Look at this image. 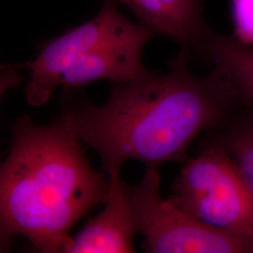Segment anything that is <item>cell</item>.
<instances>
[{"mask_svg":"<svg viewBox=\"0 0 253 253\" xmlns=\"http://www.w3.org/2000/svg\"><path fill=\"white\" fill-rule=\"evenodd\" d=\"M168 73L113 83L102 105L65 98L63 116L77 138L100 156L108 177L127 160L158 168L182 162L202 131L222 122L239 94L218 68L204 77L189 70L182 49Z\"/></svg>","mask_w":253,"mask_h":253,"instance_id":"obj_1","label":"cell"},{"mask_svg":"<svg viewBox=\"0 0 253 253\" xmlns=\"http://www.w3.org/2000/svg\"><path fill=\"white\" fill-rule=\"evenodd\" d=\"M0 168L1 244L23 235L39 253H62L69 231L104 205L110 183L91 167L63 115L49 125L23 116Z\"/></svg>","mask_w":253,"mask_h":253,"instance_id":"obj_2","label":"cell"},{"mask_svg":"<svg viewBox=\"0 0 253 253\" xmlns=\"http://www.w3.org/2000/svg\"><path fill=\"white\" fill-rule=\"evenodd\" d=\"M116 2L104 0L97 16L42 46L27 64L31 71L26 87L29 105L45 104L58 85L80 87L98 80L127 83L150 73L142 54L157 34L124 17Z\"/></svg>","mask_w":253,"mask_h":253,"instance_id":"obj_3","label":"cell"},{"mask_svg":"<svg viewBox=\"0 0 253 253\" xmlns=\"http://www.w3.org/2000/svg\"><path fill=\"white\" fill-rule=\"evenodd\" d=\"M190 216L253 242V194L223 145H208L189 161L168 198Z\"/></svg>","mask_w":253,"mask_h":253,"instance_id":"obj_4","label":"cell"},{"mask_svg":"<svg viewBox=\"0 0 253 253\" xmlns=\"http://www.w3.org/2000/svg\"><path fill=\"white\" fill-rule=\"evenodd\" d=\"M157 168L146 167L135 185L122 181L135 220L137 234L145 237L150 253H253V242L214 229L163 199Z\"/></svg>","mask_w":253,"mask_h":253,"instance_id":"obj_5","label":"cell"},{"mask_svg":"<svg viewBox=\"0 0 253 253\" xmlns=\"http://www.w3.org/2000/svg\"><path fill=\"white\" fill-rule=\"evenodd\" d=\"M108 199L104 208L72 237L62 253H130L136 232L135 220L122 187L120 175L108 177Z\"/></svg>","mask_w":253,"mask_h":253,"instance_id":"obj_6","label":"cell"},{"mask_svg":"<svg viewBox=\"0 0 253 253\" xmlns=\"http://www.w3.org/2000/svg\"><path fill=\"white\" fill-rule=\"evenodd\" d=\"M157 35L177 42L195 55L214 31L203 18V0H116Z\"/></svg>","mask_w":253,"mask_h":253,"instance_id":"obj_7","label":"cell"},{"mask_svg":"<svg viewBox=\"0 0 253 253\" xmlns=\"http://www.w3.org/2000/svg\"><path fill=\"white\" fill-rule=\"evenodd\" d=\"M199 58L216 64L233 84L240 98L253 103V47L215 32Z\"/></svg>","mask_w":253,"mask_h":253,"instance_id":"obj_8","label":"cell"},{"mask_svg":"<svg viewBox=\"0 0 253 253\" xmlns=\"http://www.w3.org/2000/svg\"><path fill=\"white\" fill-rule=\"evenodd\" d=\"M222 145L253 194V118L235 126Z\"/></svg>","mask_w":253,"mask_h":253,"instance_id":"obj_9","label":"cell"},{"mask_svg":"<svg viewBox=\"0 0 253 253\" xmlns=\"http://www.w3.org/2000/svg\"><path fill=\"white\" fill-rule=\"evenodd\" d=\"M235 39L253 47V0H231Z\"/></svg>","mask_w":253,"mask_h":253,"instance_id":"obj_10","label":"cell"}]
</instances>
